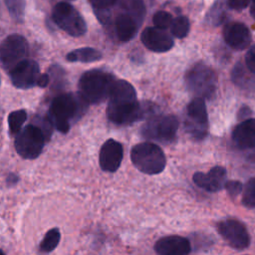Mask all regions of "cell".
<instances>
[{
	"mask_svg": "<svg viewBox=\"0 0 255 255\" xmlns=\"http://www.w3.org/2000/svg\"><path fill=\"white\" fill-rule=\"evenodd\" d=\"M108 99L107 117L116 125L132 124L144 116V109L137 102L134 88L126 80L115 81Z\"/></svg>",
	"mask_w": 255,
	"mask_h": 255,
	"instance_id": "1",
	"label": "cell"
},
{
	"mask_svg": "<svg viewBox=\"0 0 255 255\" xmlns=\"http://www.w3.org/2000/svg\"><path fill=\"white\" fill-rule=\"evenodd\" d=\"M88 103L79 95L62 94L54 98L48 118L51 124L61 132H68L72 121L80 118Z\"/></svg>",
	"mask_w": 255,
	"mask_h": 255,
	"instance_id": "2",
	"label": "cell"
},
{
	"mask_svg": "<svg viewBox=\"0 0 255 255\" xmlns=\"http://www.w3.org/2000/svg\"><path fill=\"white\" fill-rule=\"evenodd\" d=\"M116 79L101 70L84 73L79 81V95L88 104H99L109 98Z\"/></svg>",
	"mask_w": 255,
	"mask_h": 255,
	"instance_id": "3",
	"label": "cell"
},
{
	"mask_svg": "<svg viewBox=\"0 0 255 255\" xmlns=\"http://www.w3.org/2000/svg\"><path fill=\"white\" fill-rule=\"evenodd\" d=\"M130 159L139 171L146 174L160 173L166 164L162 149L149 141L135 144L130 150Z\"/></svg>",
	"mask_w": 255,
	"mask_h": 255,
	"instance_id": "4",
	"label": "cell"
},
{
	"mask_svg": "<svg viewBox=\"0 0 255 255\" xmlns=\"http://www.w3.org/2000/svg\"><path fill=\"white\" fill-rule=\"evenodd\" d=\"M188 90L198 98L210 99L216 91L217 78L214 71L204 64H195L185 75Z\"/></svg>",
	"mask_w": 255,
	"mask_h": 255,
	"instance_id": "5",
	"label": "cell"
},
{
	"mask_svg": "<svg viewBox=\"0 0 255 255\" xmlns=\"http://www.w3.org/2000/svg\"><path fill=\"white\" fill-rule=\"evenodd\" d=\"M178 129V121L172 115L153 116L142 126L141 135L148 140L169 143L174 140Z\"/></svg>",
	"mask_w": 255,
	"mask_h": 255,
	"instance_id": "6",
	"label": "cell"
},
{
	"mask_svg": "<svg viewBox=\"0 0 255 255\" xmlns=\"http://www.w3.org/2000/svg\"><path fill=\"white\" fill-rule=\"evenodd\" d=\"M45 140L46 137L42 129L38 126L30 124L17 133L14 145L20 156L26 159H34L42 152Z\"/></svg>",
	"mask_w": 255,
	"mask_h": 255,
	"instance_id": "7",
	"label": "cell"
},
{
	"mask_svg": "<svg viewBox=\"0 0 255 255\" xmlns=\"http://www.w3.org/2000/svg\"><path fill=\"white\" fill-rule=\"evenodd\" d=\"M52 18L58 27L73 37H80L87 31L86 22L81 14L67 2L55 5Z\"/></svg>",
	"mask_w": 255,
	"mask_h": 255,
	"instance_id": "8",
	"label": "cell"
},
{
	"mask_svg": "<svg viewBox=\"0 0 255 255\" xmlns=\"http://www.w3.org/2000/svg\"><path fill=\"white\" fill-rule=\"evenodd\" d=\"M185 128L191 137L203 139L208 133V117L204 99L194 98L186 108Z\"/></svg>",
	"mask_w": 255,
	"mask_h": 255,
	"instance_id": "9",
	"label": "cell"
},
{
	"mask_svg": "<svg viewBox=\"0 0 255 255\" xmlns=\"http://www.w3.org/2000/svg\"><path fill=\"white\" fill-rule=\"evenodd\" d=\"M28 52L26 39L19 34H12L0 44V63L3 68L11 70L25 59Z\"/></svg>",
	"mask_w": 255,
	"mask_h": 255,
	"instance_id": "10",
	"label": "cell"
},
{
	"mask_svg": "<svg viewBox=\"0 0 255 255\" xmlns=\"http://www.w3.org/2000/svg\"><path fill=\"white\" fill-rule=\"evenodd\" d=\"M219 234L233 248L242 250L249 246L250 235L246 227L236 219L222 220L217 224Z\"/></svg>",
	"mask_w": 255,
	"mask_h": 255,
	"instance_id": "11",
	"label": "cell"
},
{
	"mask_svg": "<svg viewBox=\"0 0 255 255\" xmlns=\"http://www.w3.org/2000/svg\"><path fill=\"white\" fill-rule=\"evenodd\" d=\"M40 75L37 62L29 59H24L10 70L11 82L18 89H30L37 86Z\"/></svg>",
	"mask_w": 255,
	"mask_h": 255,
	"instance_id": "12",
	"label": "cell"
},
{
	"mask_svg": "<svg viewBox=\"0 0 255 255\" xmlns=\"http://www.w3.org/2000/svg\"><path fill=\"white\" fill-rule=\"evenodd\" d=\"M124 157L123 145L110 138L104 142L99 153V163L101 168L107 172H115L119 169Z\"/></svg>",
	"mask_w": 255,
	"mask_h": 255,
	"instance_id": "13",
	"label": "cell"
},
{
	"mask_svg": "<svg viewBox=\"0 0 255 255\" xmlns=\"http://www.w3.org/2000/svg\"><path fill=\"white\" fill-rule=\"evenodd\" d=\"M142 44L150 51L163 53L169 51L173 46L172 38L162 29L147 27L141 33Z\"/></svg>",
	"mask_w": 255,
	"mask_h": 255,
	"instance_id": "14",
	"label": "cell"
},
{
	"mask_svg": "<svg viewBox=\"0 0 255 255\" xmlns=\"http://www.w3.org/2000/svg\"><path fill=\"white\" fill-rule=\"evenodd\" d=\"M194 183L200 188L216 192L222 189L226 182V169L223 166H214L207 173L198 171L193 174Z\"/></svg>",
	"mask_w": 255,
	"mask_h": 255,
	"instance_id": "15",
	"label": "cell"
},
{
	"mask_svg": "<svg viewBox=\"0 0 255 255\" xmlns=\"http://www.w3.org/2000/svg\"><path fill=\"white\" fill-rule=\"evenodd\" d=\"M154 250L158 255H188L190 242L178 235H169L160 238L154 244Z\"/></svg>",
	"mask_w": 255,
	"mask_h": 255,
	"instance_id": "16",
	"label": "cell"
},
{
	"mask_svg": "<svg viewBox=\"0 0 255 255\" xmlns=\"http://www.w3.org/2000/svg\"><path fill=\"white\" fill-rule=\"evenodd\" d=\"M223 37L227 45L235 50H243L250 45L251 34L249 29L239 22L227 24L223 30Z\"/></svg>",
	"mask_w": 255,
	"mask_h": 255,
	"instance_id": "17",
	"label": "cell"
},
{
	"mask_svg": "<svg viewBox=\"0 0 255 255\" xmlns=\"http://www.w3.org/2000/svg\"><path fill=\"white\" fill-rule=\"evenodd\" d=\"M232 139L239 148L255 146V119H247L238 124L232 132Z\"/></svg>",
	"mask_w": 255,
	"mask_h": 255,
	"instance_id": "18",
	"label": "cell"
},
{
	"mask_svg": "<svg viewBox=\"0 0 255 255\" xmlns=\"http://www.w3.org/2000/svg\"><path fill=\"white\" fill-rule=\"evenodd\" d=\"M139 22L130 14L124 13L116 19L117 36L121 41H128L135 35Z\"/></svg>",
	"mask_w": 255,
	"mask_h": 255,
	"instance_id": "19",
	"label": "cell"
},
{
	"mask_svg": "<svg viewBox=\"0 0 255 255\" xmlns=\"http://www.w3.org/2000/svg\"><path fill=\"white\" fill-rule=\"evenodd\" d=\"M66 59L69 62H82V63H91L96 62L102 59V54L100 51L94 48H80L71 51L67 54Z\"/></svg>",
	"mask_w": 255,
	"mask_h": 255,
	"instance_id": "20",
	"label": "cell"
},
{
	"mask_svg": "<svg viewBox=\"0 0 255 255\" xmlns=\"http://www.w3.org/2000/svg\"><path fill=\"white\" fill-rule=\"evenodd\" d=\"M61 239V234L58 228L50 229L44 236L40 243V251L44 253H49L53 251L59 244Z\"/></svg>",
	"mask_w": 255,
	"mask_h": 255,
	"instance_id": "21",
	"label": "cell"
},
{
	"mask_svg": "<svg viewBox=\"0 0 255 255\" xmlns=\"http://www.w3.org/2000/svg\"><path fill=\"white\" fill-rule=\"evenodd\" d=\"M27 119V114L24 110H17L9 114L8 116V126L9 130L12 134H17Z\"/></svg>",
	"mask_w": 255,
	"mask_h": 255,
	"instance_id": "22",
	"label": "cell"
},
{
	"mask_svg": "<svg viewBox=\"0 0 255 255\" xmlns=\"http://www.w3.org/2000/svg\"><path fill=\"white\" fill-rule=\"evenodd\" d=\"M189 28H190L189 20L185 16L176 17L175 19H173L170 25V30L172 35L179 39L184 38L188 34Z\"/></svg>",
	"mask_w": 255,
	"mask_h": 255,
	"instance_id": "23",
	"label": "cell"
},
{
	"mask_svg": "<svg viewBox=\"0 0 255 255\" xmlns=\"http://www.w3.org/2000/svg\"><path fill=\"white\" fill-rule=\"evenodd\" d=\"M10 16L16 22H22L25 15V1L24 0H4Z\"/></svg>",
	"mask_w": 255,
	"mask_h": 255,
	"instance_id": "24",
	"label": "cell"
},
{
	"mask_svg": "<svg viewBox=\"0 0 255 255\" xmlns=\"http://www.w3.org/2000/svg\"><path fill=\"white\" fill-rule=\"evenodd\" d=\"M242 203L248 208L255 207V177L250 178L243 187Z\"/></svg>",
	"mask_w": 255,
	"mask_h": 255,
	"instance_id": "25",
	"label": "cell"
},
{
	"mask_svg": "<svg viewBox=\"0 0 255 255\" xmlns=\"http://www.w3.org/2000/svg\"><path fill=\"white\" fill-rule=\"evenodd\" d=\"M152 21H153V24L156 28L164 30V29L170 27L173 19H172L171 14H169L168 12L158 11L153 15Z\"/></svg>",
	"mask_w": 255,
	"mask_h": 255,
	"instance_id": "26",
	"label": "cell"
},
{
	"mask_svg": "<svg viewBox=\"0 0 255 255\" xmlns=\"http://www.w3.org/2000/svg\"><path fill=\"white\" fill-rule=\"evenodd\" d=\"M242 184L240 181L238 180H229V181H226L225 182V185H224V188L226 189L227 193L230 195V196H237L241 191H242Z\"/></svg>",
	"mask_w": 255,
	"mask_h": 255,
	"instance_id": "27",
	"label": "cell"
},
{
	"mask_svg": "<svg viewBox=\"0 0 255 255\" xmlns=\"http://www.w3.org/2000/svg\"><path fill=\"white\" fill-rule=\"evenodd\" d=\"M118 0H90L91 4L98 11H107Z\"/></svg>",
	"mask_w": 255,
	"mask_h": 255,
	"instance_id": "28",
	"label": "cell"
},
{
	"mask_svg": "<svg viewBox=\"0 0 255 255\" xmlns=\"http://www.w3.org/2000/svg\"><path fill=\"white\" fill-rule=\"evenodd\" d=\"M245 63L249 71L255 74V45H253L245 56Z\"/></svg>",
	"mask_w": 255,
	"mask_h": 255,
	"instance_id": "29",
	"label": "cell"
},
{
	"mask_svg": "<svg viewBox=\"0 0 255 255\" xmlns=\"http://www.w3.org/2000/svg\"><path fill=\"white\" fill-rule=\"evenodd\" d=\"M249 2L250 0H227L228 6L235 10L244 9L249 4Z\"/></svg>",
	"mask_w": 255,
	"mask_h": 255,
	"instance_id": "30",
	"label": "cell"
},
{
	"mask_svg": "<svg viewBox=\"0 0 255 255\" xmlns=\"http://www.w3.org/2000/svg\"><path fill=\"white\" fill-rule=\"evenodd\" d=\"M49 81H50V79H49V76L47 74H41L40 77H39L37 86L41 87V88H45L49 84Z\"/></svg>",
	"mask_w": 255,
	"mask_h": 255,
	"instance_id": "31",
	"label": "cell"
},
{
	"mask_svg": "<svg viewBox=\"0 0 255 255\" xmlns=\"http://www.w3.org/2000/svg\"><path fill=\"white\" fill-rule=\"evenodd\" d=\"M251 115V111L248 107H243L240 109L239 113H238V118L241 120H247L248 117Z\"/></svg>",
	"mask_w": 255,
	"mask_h": 255,
	"instance_id": "32",
	"label": "cell"
},
{
	"mask_svg": "<svg viewBox=\"0 0 255 255\" xmlns=\"http://www.w3.org/2000/svg\"><path fill=\"white\" fill-rule=\"evenodd\" d=\"M250 14H251V16L255 19V0H254L253 3L251 4V7H250Z\"/></svg>",
	"mask_w": 255,
	"mask_h": 255,
	"instance_id": "33",
	"label": "cell"
},
{
	"mask_svg": "<svg viewBox=\"0 0 255 255\" xmlns=\"http://www.w3.org/2000/svg\"><path fill=\"white\" fill-rule=\"evenodd\" d=\"M0 255H5V254H4V253H3V252L0 250Z\"/></svg>",
	"mask_w": 255,
	"mask_h": 255,
	"instance_id": "34",
	"label": "cell"
}]
</instances>
